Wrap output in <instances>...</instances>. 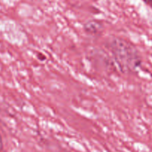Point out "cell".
I'll list each match as a JSON object with an SVG mask.
<instances>
[{
  "mask_svg": "<svg viewBox=\"0 0 152 152\" xmlns=\"http://www.w3.org/2000/svg\"><path fill=\"white\" fill-rule=\"evenodd\" d=\"M99 29H100L99 24L96 22H88L86 26H85V30H86L88 34H96V33L99 32Z\"/></svg>",
  "mask_w": 152,
  "mask_h": 152,
  "instance_id": "7a4b0ae2",
  "label": "cell"
},
{
  "mask_svg": "<svg viewBox=\"0 0 152 152\" xmlns=\"http://www.w3.org/2000/svg\"><path fill=\"white\" fill-rule=\"evenodd\" d=\"M111 50L116 62L123 71H134L142 63L138 50L127 42L122 39L113 40Z\"/></svg>",
  "mask_w": 152,
  "mask_h": 152,
  "instance_id": "6da1fadb",
  "label": "cell"
},
{
  "mask_svg": "<svg viewBox=\"0 0 152 152\" xmlns=\"http://www.w3.org/2000/svg\"><path fill=\"white\" fill-rule=\"evenodd\" d=\"M151 57H152V52H151Z\"/></svg>",
  "mask_w": 152,
  "mask_h": 152,
  "instance_id": "277c9868",
  "label": "cell"
},
{
  "mask_svg": "<svg viewBox=\"0 0 152 152\" xmlns=\"http://www.w3.org/2000/svg\"><path fill=\"white\" fill-rule=\"evenodd\" d=\"M3 148V141H2V137H1V134H0V151L2 150Z\"/></svg>",
  "mask_w": 152,
  "mask_h": 152,
  "instance_id": "3957f363",
  "label": "cell"
}]
</instances>
